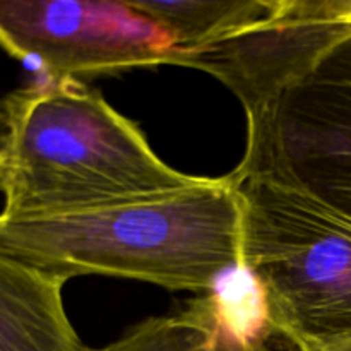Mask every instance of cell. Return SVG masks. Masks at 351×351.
<instances>
[{
    "mask_svg": "<svg viewBox=\"0 0 351 351\" xmlns=\"http://www.w3.org/2000/svg\"><path fill=\"white\" fill-rule=\"evenodd\" d=\"M96 351H274L233 317L225 300L202 295L185 311L139 322L112 345Z\"/></svg>",
    "mask_w": 351,
    "mask_h": 351,
    "instance_id": "8",
    "label": "cell"
},
{
    "mask_svg": "<svg viewBox=\"0 0 351 351\" xmlns=\"http://www.w3.org/2000/svg\"><path fill=\"white\" fill-rule=\"evenodd\" d=\"M65 283L0 256V351H88L65 312Z\"/></svg>",
    "mask_w": 351,
    "mask_h": 351,
    "instance_id": "7",
    "label": "cell"
},
{
    "mask_svg": "<svg viewBox=\"0 0 351 351\" xmlns=\"http://www.w3.org/2000/svg\"><path fill=\"white\" fill-rule=\"evenodd\" d=\"M233 173L263 175L351 219V36L247 120Z\"/></svg>",
    "mask_w": 351,
    "mask_h": 351,
    "instance_id": "4",
    "label": "cell"
},
{
    "mask_svg": "<svg viewBox=\"0 0 351 351\" xmlns=\"http://www.w3.org/2000/svg\"><path fill=\"white\" fill-rule=\"evenodd\" d=\"M240 199L228 175L144 201L43 216L0 215V256L47 276H113L211 293L242 269Z\"/></svg>",
    "mask_w": 351,
    "mask_h": 351,
    "instance_id": "1",
    "label": "cell"
},
{
    "mask_svg": "<svg viewBox=\"0 0 351 351\" xmlns=\"http://www.w3.org/2000/svg\"><path fill=\"white\" fill-rule=\"evenodd\" d=\"M206 180L165 163L132 120L75 81L0 96V215L86 211Z\"/></svg>",
    "mask_w": 351,
    "mask_h": 351,
    "instance_id": "2",
    "label": "cell"
},
{
    "mask_svg": "<svg viewBox=\"0 0 351 351\" xmlns=\"http://www.w3.org/2000/svg\"><path fill=\"white\" fill-rule=\"evenodd\" d=\"M311 351H351V335L343 336V338L332 339V341L324 343V345L317 346V348Z\"/></svg>",
    "mask_w": 351,
    "mask_h": 351,
    "instance_id": "10",
    "label": "cell"
},
{
    "mask_svg": "<svg viewBox=\"0 0 351 351\" xmlns=\"http://www.w3.org/2000/svg\"><path fill=\"white\" fill-rule=\"evenodd\" d=\"M170 34L178 51H194L240 33L271 14L274 0H125Z\"/></svg>",
    "mask_w": 351,
    "mask_h": 351,
    "instance_id": "9",
    "label": "cell"
},
{
    "mask_svg": "<svg viewBox=\"0 0 351 351\" xmlns=\"http://www.w3.org/2000/svg\"><path fill=\"white\" fill-rule=\"evenodd\" d=\"M0 47L50 82L173 65L170 34L127 2L0 0Z\"/></svg>",
    "mask_w": 351,
    "mask_h": 351,
    "instance_id": "5",
    "label": "cell"
},
{
    "mask_svg": "<svg viewBox=\"0 0 351 351\" xmlns=\"http://www.w3.org/2000/svg\"><path fill=\"white\" fill-rule=\"evenodd\" d=\"M240 199L242 271L269 331L297 351L351 335V219L263 175H228Z\"/></svg>",
    "mask_w": 351,
    "mask_h": 351,
    "instance_id": "3",
    "label": "cell"
},
{
    "mask_svg": "<svg viewBox=\"0 0 351 351\" xmlns=\"http://www.w3.org/2000/svg\"><path fill=\"white\" fill-rule=\"evenodd\" d=\"M348 36L351 0H274L263 21L201 50L177 51L173 65L218 79L250 120Z\"/></svg>",
    "mask_w": 351,
    "mask_h": 351,
    "instance_id": "6",
    "label": "cell"
}]
</instances>
